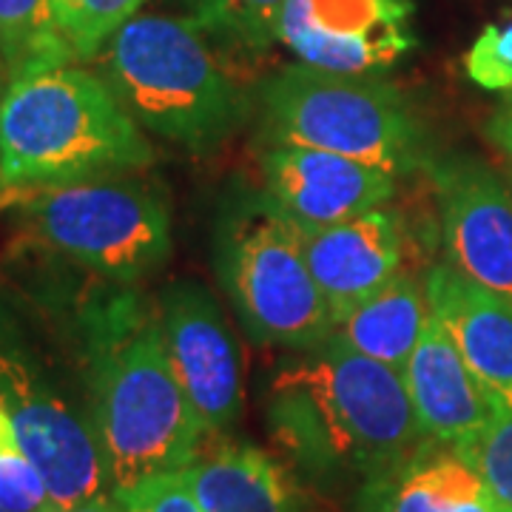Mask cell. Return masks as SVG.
I'll return each instance as SVG.
<instances>
[{"mask_svg": "<svg viewBox=\"0 0 512 512\" xmlns=\"http://www.w3.org/2000/svg\"><path fill=\"white\" fill-rule=\"evenodd\" d=\"M271 376L265 419L276 447L313 481L376 478L421 441L402 373L336 333Z\"/></svg>", "mask_w": 512, "mask_h": 512, "instance_id": "cell-1", "label": "cell"}, {"mask_svg": "<svg viewBox=\"0 0 512 512\" xmlns=\"http://www.w3.org/2000/svg\"><path fill=\"white\" fill-rule=\"evenodd\" d=\"M86 399L111 493L183 473L202 450L205 433L168 362L160 313L137 293H114L86 316Z\"/></svg>", "mask_w": 512, "mask_h": 512, "instance_id": "cell-2", "label": "cell"}, {"mask_svg": "<svg viewBox=\"0 0 512 512\" xmlns=\"http://www.w3.org/2000/svg\"><path fill=\"white\" fill-rule=\"evenodd\" d=\"M146 131L100 74L60 66L12 80L0 106V188H49L143 171Z\"/></svg>", "mask_w": 512, "mask_h": 512, "instance_id": "cell-3", "label": "cell"}, {"mask_svg": "<svg viewBox=\"0 0 512 512\" xmlns=\"http://www.w3.org/2000/svg\"><path fill=\"white\" fill-rule=\"evenodd\" d=\"M97 57L100 77L143 131L208 148L242 123L245 97L211 55L197 20L137 15Z\"/></svg>", "mask_w": 512, "mask_h": 512, "instance_id": "cell-4", "label": "cell"}, {"mask_svg": "<svg viewBox=\"0 0 512 512\" xmlns=\"http://www.w3.org/2000/svg\"><path fill=\"white\" fill-rule=\"evenodd\" d=\"M279 146H305L373 165L390 177L427 165L424 134L402 94L373 74L288 66L262 89Z\"/></svg>", "mask_w": 512, "mask_h": 512, "instance_id": "cell-5", "label": "cell"}, {"mask_svg": "<svg viewBox=\"0 0 512 512\" xmlns=\"http://www.w3.org/2000/svg\"><path fill=\"white\" fill-rule=\"evenodd\" d=\"M20 211L49 251L111 285L143 282L171 256L168 200L137 171L32 188Z\"/></svg>", "mask_w": 512, "mask_h": 512, "instance_id": "cell-6", "label": "cell"}, {"mask_svg": "<svg viewBox=\"0 0 512 512\" xmlns=\"http://www.w3.org/2000/svg\"><path fill=\"white\" fill-rule=\"evenodd\" d=\"M217 271L256 342L311 350L333 336L336 319L308 268L299 228L265 191L239 197L222 214Z\"/></svg>", "mask_w": 512, "mask_h": 512, "instance_id": "cell-7", "label": "cell"}, {"mask_svg": "<svg viewBox=\"0 0 512 512\" xmlns=\"http://www.w3.org/2000/svg\"><path fill=\"white\" fill-rule=\"evenodd\" d=\"M0 407L18 430L60 512L109 495V473L94 436L89 407L57 382L18 322L0 308Z\"/></svg>", "mask_w": 512, "mask_h": 512, "instance_id": "cell-8", "label": "cell"}, {"mask_svg": "<svg viewBox=\"0 0 512 512\" xmlns=\"http://www.w3.org/2000/svg\"><path fill=\"white\" fill-rule=\"evenodd\" d=\"M157 313L168 362L205 439L225 436L242 413V365L225 313L194 279L174 282L163 293Z\"/></svg>", "mask_w": 512, "mask_h": 512, "instance_id": "cell-9", "label": "cell"}, {"mask_svg": "<svg viewBox=\"0 0 512 512\" xmlns=\"http://www.w3.org/2000/svg\"><path fill=\"white\" fill-rule=\"evenodd\" d=\"M413 0H288L279 40L316 69L376 74L416 49Z\"/></svg>", "mask_w": 512, "mask_h": 512, "instance_id": "cell-10", "label": "cell"}, {"mask_svg": "<svg viewBox=\"0 0 512 512\" xmlns=\"http://www.w3.org/2000/svg\"><path fill=\"white\" fill-rule=\"evenodd\" d=\"M441 208L444 245L458 271L512 302V194L470 157L427 163Z\"/></svg>", "mask_w": 512, "mask_h": 512, "instance_id": "cell-11", "label": "cell"}, {"mask_svg": "<svg viewBox=\"0 0 512 512\" xmlns=\"http://www.w3.org/2000/svg\"><path fill=\"white\" fill-rule=\"evenodd\" d=\"M265 194L302 228H325L382 208L396 194V177L348 157L276 143L262 157Z\"/></svg>", "mask_w": 512, "mask_h": 512, "instance_id": "cell-12", "label": "cell"}, {"mask_svg": "<svg viewBox=\"0 0 512 512\" xmlns=\"http://www.w3.org/2000/svg\"><path fill=\"white\" fill-rule=\"evenodd\" d=\"M296 228L308 268L328 299L336 325L404 268V225L399 214L384 205L356 220Z\"/></svg>", "mask_w": 512, "mask_h": 512, "instance_id": "cell-13", "label": "cell"}, {"mask_svg": "<svg viewBox=\"0 0 512 512\" xmlns=\"http://www.w3.org/2000/svg\"><path fill=\"white\" fill-rule=\"evenodd\" d=\"M430 313L447 328L495 413H512V302L456 265L424 276Z\"/></svg>", "mask_w": 512, "mask_h": 512, "instance_id": "cell-14", "label": "cell"}, {"mask_svg": "<svg viewBox=\"0 0 512 512\" xmlns=\"http://www.w3.org/2000/svg\"><path fill=\"white\" fill-rule=\"evenodd\" d=\"M399 373L424 439L467 450L495 419V410L478 387L476 376L433 313L421 342Z\"/></svg>", "mask_w": 512, "mask_h": 512, "instance_id": "cell-15", "label": "cell"}, {"mask_svg": "<svg viewBox=\"0 0 512 512\" xmlns=\"http://www.w3.org/2000/svg\"><path fill=\"white\" fill-rule=\"evenodd\" d=\"M359 512H501L473 458L424 439L399 464L359 487Z\"/></svg>", "mask_w": 512, "mask_h": 512, "instance_id": "cell-16", "label": "cell"}, {"mask_svg": "<svg viewBox=\"0 0 512 512\" xmlns=\"http://www.w3.org/2000/svg\"><path fill=\"white\" fill-rule=\"evenodd\" d=\"M180 476L202 512H305L291 473L254 444L200 450Z\"/></svg>", "mask_w": 512, "mask_h": 512, "instance_id": "cell-17", "label": "cell"}, {"mask_svg": "<svg viewBox=\"0 0 512 512\" xmlns=\"http://www.w3.org/2000/svg\"><path fill=\"white\" fill-rule=\"evenodd\" d=\"M430 322V302L424 279L402 268L384 288L336 325V336L350 348L387 367L402 370Z\"/></svg>", "mask_w": 512, "mask_h": 512, "instance_id": "cell-18", "label": "cell"}, {"mask_svg": "<svg viewBox=\"0 0 512 512\" xmlns=\"http://www.w3.org/2000/svg\"><path fill=\"white\" fill-rule=\"evenodd\" d=\"M72 60L52 0H0V63L9 83L69 66Z\"/></svg>", "mask_w": 512, "mask_h": 512, "instance_id": "cell-19", "label": "cell"}, {"mask_svg": "<svg viewBox=\"0 0 512 512\" xmlns=\"http://www.w3.org/2000/svg\"><path fill=\"white\" fill-rule=\"evenodd\" d=\"M148 0H52L57 29L74 60H92Z\"/></svg>", "mask_w": 512, "mask_h": 512, "instance_id": "cell-20", "label": "cell"}, {"mask_svg": "<svg viewBox=\"0 0 512 512\" xmlns=\"http://www.w3.org/2000/svg\"><path fill=\"white\" fill-rule=\"evenodd\" d=\"M288 0H191L194 20L205 32L245 49H265L279 40V23Z\"/></svg>", "mask_w": 512, "mask_h": 512, "instance_id": "cell-21", "label": "cell"}, {"mask_svg": "<svg viewBox=\"0 0 512 512\" xmlns=\"http://www.w3.org/2000/svg\"><path fill=\"white\" fill-rule=\"evenodd\" d=\"M0 507L6 512H60L46 481L26 456L18 430L0 407Z\"/></svg>", "mask_w": 512, "mask_h": 512, "instance_id": "cell-22", "label": "cell"}, {"mask_svg": "<svg viewBox=\"0 0 512 512\" xmlns=\"http://www.w3.org/2000/svg\"><path fill=\"white\" fill-rule=\"evenodd\" d=\"M464 453L473 458L501 512H512V413H495L484 436Z\"/></svg>", "mask_w": 512, "mask_h": 512, "instance_id": "cell-23", "label": "cell"}, {"mask_svg": "<svg viewBox=\"0 0 512 512\" xmlns=\"http://www.w3.org/2000/svg\"><path fill=\"white\" fill-rule=\"evenodd\" d=\"M464 69L487 92H512V20L481 29L464 57Z\"/></svg>", "mask_w": 512, "mask_h": 512, "instance_id": "cell-24", "label": "cell"}, {"mask_svg": "<svg viewBox=\"0 0 512 512\" xmlns=\"http://www.w3.org/2000/svg\"><path fill=\"white\" fill-rule=\"evenodd\" d=\"M114 498L128 512H202L180 473L148 476L131 487L114 490Z\"/></svg>", "mask_w": 512, "mask_h": 512, "instance_id": "cell-25", "label": "cell"}, {"mask_svg": "<svg viewBox=\"0 0 512 512\" xmlns=\"http://www.w3.org/2000/svg\"><path fill=\"white\" fill-rule=\"evenodd\" d=\"M487 134H490V140H493L495 146L512 157V100L495 111V117L487 126Z\"/></svg>", "mask_w": 512, "mask_h": 512, "instance_id": "cell-26", "label": "cell"}, {"mask_svg": "<svg viewBox=\"0 0 512 512\" xmlns=\"http://www.w3.org/2000/svg\"><path fill=\"white\" fill-rule=\"evenodd\" d=\"M63 512H128L117 498H114V493L109 495H97V498H89V501H83V504H74V507H69V510Z\"/></svg>", "mask_w": 512, "mask_h": 512, "instance_id": "cell-27", "label": "cell"}, {"mask_svg": "<svg viewBox=\"0 0 512 512\" xmlns=\"http://www.w3.org/2000/svg\"><path fill=\"white\" fill-rule=\"evenodd\" d=\"M23 194L26 191H20V188H0V211L3 208H12V205H20Z\"/></svg>", "mask_w": 512, "mask_h": 512, "instance_id": "cell-28", "label": "cell"}, {"mask_svg": "<svg viewBox=\"0 0 512 512\" xmlns=\"http://www.w3.org/2000/svg\"><path fill=\"white\" fill-rule=\"evenodd\" d=\"M6 77H9V74H6V69H3V63H0V106H3V97H6V89H9V86H6Z\"/></svg>", "mask_w": 512, "mask_h": 512, "instance_id": "cell-29", "label": "cell"}, {"mask_svg": "<svg viewBox=\"0 0 512 512\" xmlns=\"http://www.w3.org/2000/svg\"><path fill=\"white\" fill-rule=\"evenodd\" d=\"M0 512H6V510H3V507H0Z\"/></svg>", "mask_w": 512, "mask_h": 512, "instance_id": "cell-30", "label": "cell"}]
</instances>
